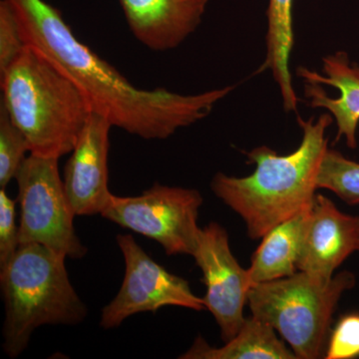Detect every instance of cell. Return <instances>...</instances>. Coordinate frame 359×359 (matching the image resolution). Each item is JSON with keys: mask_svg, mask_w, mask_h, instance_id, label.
I'll return each instance as SVG.
<instances>
[{"mask_svg": "<svg viewBox=\"0 0 359 359\" xmlns=\"http://www.w3.org/2000/svg\"><path fill=\"white\" fill-rule=\"evenodd\" d=\"M26 44L69 78L92 112L112 127L145 140H165L208 117L235 86L184 95L165 88L141 89L76 39L62 14L45 0H8Z\"/></svg>", "mask_w": 359, "mask_h": 359, "instance_id": "1", "label": "cell"}, {"mask_svg": "<svg viewBox=\"0 0 359 359\" xmlns=\"http://www.w3.org/2000/svg\"><path fill=\"white\" fill-rule=\"evenodd\" d=\"M332 118L330 113L316 120L299 116L302 139L294 152L280 155L261 146L247 153L249 162L256 165L250 176L238 178L221 172L215 175L211 190L243 219L250 238H263L313 204L318 171L328 149L325 132Z\"/></svg>", "mask_w": 359, "mask_h": 359, "instance_id": "2", "label": "cell"}, {"mask_svg": "<svg viewBox=\"0 0 359 359\" xmlns=\"http://www.w3.org/2000/svg\"><path fill=\"white\" fill-rule=\"evenodd\" d=\"M1 104L25 135L30 154L58 159L70 154L92 114L76 85L27 45L0 75Z\"/></svg>", "mask_w": 359, "mask_h": 359, "instance_id": "3", "label": "cell"}, {"mask_svg": "<svg viewBox=\"0 0 359 359\" xmlns=\"http://www.w3.org/2000/svg\"><path fill=\"white\" fill-rule=\"evenodd\" d=\"M65 256L43 245H20L0 268L4 318V351L16 358L42 325H79L87 308L73 287Z\"/></svg>", "mask_w": 359, "mask_h": 359, "instance_id": "4", "label": "cell"}, {"mask_svg": "<svg viewBox=\"0 0 359 359\" xmlns=\"http://www.w3.org/2000/svg\"><path fill=\"white\" fill-rule=\"evenodd\" d=\"M355 283L351 271L325 280L299 271L287 278L257 283L250 290L248 304L252 316L278 332L297 358L316 359L325 353L340 299Z\"/></svg>", "mask_w": 359, "mask_h": 359, "instance_id": "5", "label": "cell"}, {"mask_svg": "<svg viewBox=\"0 0 359 359\" xmlns=\"http://www.w3.org/2000/svg\"><path fill=\"white\" fill-rule=\"evenodd\" d=\"M20 207V245L39 244L72 259L86 256L60 178L58 159L28 155L15 177Z\"/></svg>", "mask_w": 359, "mask_h": 359, "instance_id": "6", "label": "cell"}, {"mask_svg": "<svg viewBox=\"0 0 359 359\" xmlns=\"http://www.w3.org/2000/svg\"><path fill=\"white\" fill-rule=\"evenodd\" d=\"M204 200L195 189L156 183L139 196L112 195L101 216L162 245L168 256H192Z\"/></svg>", "mask_w": 359, "mask_h": 359, "instance_id": "7", "label": "cell"}, {"mask_svg": "<svg viewBox=\"0 0 359 359\" xmlns=\"http://www.w3.org/2000/svg\"><path fill=\"white\" fill-rule=\"evenodd\" d=\"M116 241L124 257V280L117 295L102 309L101 327H118L130 316L156 313L165 306L205 309L204 299L194 294L189 283L156 263L133 236L118 235Z\"/></svg>", "mask_w": 359, "mask_h": 359, "instance_id": "8", "label": "cell"}, {"mask_svg": "<svg viewBox=\"0 0 359 359\" xmlns=\"http://www.w3.org/2000/svg\"><path fill=\"white\" fill-rule=\"evenodd\" d=\"M203 273L205 309L218 323L224 342L235 337L244 325V309L254 287L249 269L231 252L229 236L217 223L201 229L192 255Z\"/></svg>", "mask_w": 359, "mask_h": 359, "instance_id": "9", "label": "cell"}, {"mask_svg": "<svg viewBox=\"0 0 359 359\" xmlns=\"http://www.w3.org/2000/svg\"><path fill=\"white\" fill-rule=\"evenodd\" d=\"M111 128L108 120L92 112L66 163L63 183L76 216L102 214L112 197L108 167Z\"/></svg>", "mask_w": 359, "mask_h": 359, "instance_id": "10", "label": "cell"}, {"mask_svg": "<svg viewBox=\"0 0 359 359\" xmlns=\"http://www.w3.org/2000/svg\"><path fill=\"white\" fill-rule=\"evenodd\" d=\"M358 247L359 217L340 212L332 200L316 194L299 271L330 280Z\"/></svg>", "mask_w": 359, "mask_h": 359, "instance_id": "11", "label": "cell"}, {"mask_svg": "<svg viewBox=\"0 0 359 359\" xmlns=\"http://www.w3.org/2000/svg\"><path fill=\"white\" fill-rule=\"evenodd\" d=\"M323 72L297 68V76L304 80V95L313 108H323L334 117L337 126V141L341 137L348 148L358 147L359 125V65L351 62L346 52L337 51L323 58Z\"/></svg>", "mask_w": 359, "mask_h": 359, "instance_id": "12", "label": "cell"}, {"mask_svg": "<svg viewBox=\"0 0 359 359\" xmlns=\"http://www.w3.org/2000/svg\"><path fill=\"white\" fill-rule=\"evenodd\" d=\"M135 39L150 50L180 46L199 28L209 0H119Z\"/></svg>", "mask_w": 359, "mask_h": 359, "instance_id": "13", "label": "cell"}, {"mask_svg": "<svg viewBox=\"0 0 359 359\" xmlns=\"http://www.w3.org/2000/svg\"><path fill=\"white\" fill-rule=\"evenodd\" d=\"M311 212L309 205L262 238L248 269L252 285L287 278L299 271Z\"/></svg>", "mask_w": 359, "mask_h": 359, "instance_id": "14", "label": "cell"}, {"mask_svg": "<svg viewBox=\"0 0 359 359\" xmlns=\"http://www.w3.org/2000/svg\"><path fill=\"white\" fill-rule=\"evenodd\" d=\"M294 0H269L266 55L261 70H271L282 95L283 109L295 112L299 98L292 84L290 58L294 45Z\"/></svg>", "mask_w": 359, "mask_h": 359, "instance_id": "15", "label": "cell"}, {"mask_svg": "<svg viewBox=\"0 0 359 359\" xmlns=\"http://www.w3.org/2000/svg\"><path fill=\"white\" fill-rule=\"evenodd\" d=\"M183 359H294L297 356L276 337V330L255 316L245 318L235 337L224 346L212 347L202 337L195 340Z\"/></svg>", "mask_w": 359, "mask_h": 359, "instance_id": "16", "label": "cell"}, {"mask_svg": "<svg viewBox=\"0 0 359 359\" xmlns=\"http://www.w3.org/2000/svg\"><path fill=\"white\" fill-rule=\"evenodd\" d=\"M318 189L334 193L347 205L359 204V163L328 148L318 171Z\"/></svg>", "mask_w": 359, "mask_h": 359, "instance_id": "17", "label": "cell"}, {"mask_svg": "<svg viewBox=\"0 0 359 359\" xmlns=\"http://www.w3.org/2000/svg\"><path fill=\"white\" fill-rule=\"evenodd\" d=\"M30 146L27 138L0 105V188H6L15 179L25 162Z\"/></svg>", "mask_w": 359, "mask_h": 359, "instance_id": "18", "label": "cell"}, {"mask_svg": "<svg viewBox=\"0 0 359 359\" xmlns=\"http://www.w3.org/2000/svg\"><path fill=\"white\" fill-rule=\"evenodd\" d=\"M27 47L15 13L8 0L0 1V75Z\"/></svg>", "mask_w": 359, "mask_h": 359, "instance_id": "19", "label": "cell"}, {"mask_svg": "<svg viewBox=\"0 0 359 359\" xmlns=\"http://www.w3.org/2000/svg\"><path fill=\"white\" fill-rule=\"evenodd\" d=\"M327 359L359 358V313L342 316L328 337Z\"/></svg>", "mask_w": 359, "mask_h": 359, "instance_id": "20", "label": "cell"}, {"mask_svg": "<svg viewBox=\"0 0 359 359\" xmlns=\"http://www.w3.org/2000/svg\"><path fill=\"white\" fill-rule=\"evenodd\" d=\"M20 226H16V202L0 188V268L20 248Z\"/></svg>", "mask_w": 359, "mask_h": 359, "instance_id": "21", "label": "cell"}, {"mask_svg": "<svg viewBox=\"0 0 359 359\" xmlns=\"http://www.w3.org/2000/svg\"><path fill=\"white\" fill-rule=\"evenodd\" d=\"M358 252H359V247H358Z\"/></svg>", "mask_w": 359, "mask_h": 359, "instance_id": "22", "label": "cell"}]
</instances>
